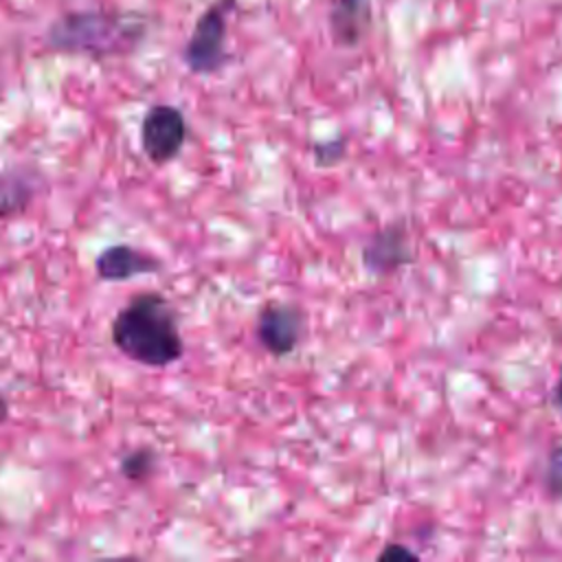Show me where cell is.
Returning a JSON list of instances; mask_svg holds the SVG:
<instances>
[{
	"label": "cell",
	"mask_w": 562,
	"mask_h": 562,
	"mask_svg": "<svg viewBox=\"0 0 562 562\" xmlns=\"http://www.w3.org/2000/svg\"><path fill=\"white\" fill-rule=\"evenodd\" d=\"M406 261L404 237L397 231L378 233L364 248V263L373 272H391Z\"/></svg>",
	"instance_id": "8"
},
{
	"label": "cell",
	"mask_w": 562,
	"mask_h": 562,
	"mask_svg": "<svg viewBox=\"0 0 562 562\" xmlns=\"http://www.w3.org/2000/svg\"><path fill=\"white\" fill-rule=\"evenodd\" d=\"M94 268L97 274L105 281H125L138 274L158 272L160 261L149 252L132 248L127 244H116L101 250V255L94 261Z\"/></svg>",
	"instance_id": "7"
},
{
	"label": "cell",
	"mask_w": 562,
	"mask_h": 562,
	"mask_svg": "<svg viewBox=\"0 0 562 562\" xmlns=\"http://www.w3.org/2000/svg\"><path fill=\"white\" fill-rule=\"evenodd\" d=\"M147 35V20L130 11H70L59 15L48 33L50 48L88 57H114L134 50Z\"/></svg>",
	"instance_id": "2"
},
{
	"label": "cell",
	"mask_w": 562,
	"mask_h": 562,
	"mask_svg": "<svg viewBox=\"0 0 562 562\" xmlns=\"http://www.w3.org/2000/svg\"><path fill=\"white\" fill-rule=\"evenodd\" d=\"M7 417H9V406H7V400H4V395L0 393V424H2Z\"/></svg>",
	"instance_id": "12"
},
{
	"label": "cell",
	"mask_w": 562,
	"mask_h": 562,
	"mask_svg": "<svg viewBox=\"0 0 562 562\" xmlns=\"http://www.w3.org/2000/svg\"><path fill=\"white\" fill-rule=\"evenodd\" d=\"M553 400H555V404H558V406H562V373H560V380H558V386H555Z\"/></svg>",
	"instance_id": "13"
},
{
	"label": "cell",
	"mask_w": 562,
	"mask_h": 562,
	"mask_svg": "<svg viewBox=\"0 0 562 562\" xmlns=\"http://www.w3.org/2000/svg\"><path fill=\"white\" fill-rule=\"evenodd\" d=\"M187 138V121L173 105L158 103L149 108L140 123V143L147 158L162 165L178 156Z\"/></svg>",
	"instance_id": "4"
},
{
	"label": "cell",
	"mask_w": 562,
	"mask_h": 562,
	"mask_svg": "<svg viewBox=\"0 0 562 562\" xmlns=\"http://www.w3.org/2000/svg\"><path fill=\"white\" fill-rule=\"evenodd\" d=\"M156 465V452L151 448H138L123 457L121 472L132 481H145Z\"/></svg>",
	"instance_id": "9"
},
{
	"label": "cell",
	"mask_w": 562,
	"mask_h": 562,
	"mask_svg": "<svg viewBox=\"0 0 562 562\" xmlns=\"http://www.w3.org/2000/svg\"><path fill=\"white\" fill-rule=\"evenodd\" d=\"M329 33L336 46H358L371 26V0H331Z\"/></svg>",
	"instance_id": "6"
},
{
	"label": "cell",
	"mask_w": 562,
	"mask_h": 562,
	"mask_svg": "<svg viewBox=\"0 0 562 562\" xmlns=\"http://www.w3.org/2000/svg\"><path fill=\"white\" fill-rule=\"evenodd\" d=\"M393 555H397V558H413V553L408 551V549H404V547H389V549H384L382 553H380V560H389V558H393Z\"/></svg>",
	"instance_id": "11"
},
{
	"label": "cell",
	"mask_w": 562,
	"mask_h": 562,
	"mask_svg": "<svg viewBox=\"0 0 562 562\" xmlns=\"http://www.w3.org/2000/svg\"><path fill=\"white\" fill-rule=\"evenodd\" d=\"M235 9V0H215L193 26V33L184 46V64L195 75L217 72L226 59V24Z\"/></svg>",
	"instance_id": "3"
},
{
	"label": "cell",
	"mask_w": 562,
	"mask_h": 562,
	"mask_svg": "<svg viewBox=\"0 0 562 562\" xmlns=\"http://www.w3.org/2000/svg\"><path fill=\"white\" fill-rule=\"evenodd\" d=\"M112 342L123 356L147 367H167L184 351L176 314L156 292L134 296L114 316Z\"/></svg>",
	"instance_id": "1"
},
{
	"label": "cell",
	"mask_w": 562,
	"mask_h": 562,
	"mask_svg": "<svg viewBox=\"0 0 562 562\" xmlns=\"http://www.w3.org/2000/svg\"><path fill=\"white\" fill-rule=\"evenodd\" d=\"M547 487H549L551 494H562V446H558V448L549 454Z\"/></svg>",
	"instance_id": "10"
},
{
	"label": "cell",
	"mask_w": 562,
	"mask_h": 562,
	"mask_svg": "<svg viewBox=\"0 0 562 562\" xmlns=\"http://www.w3.org/2000/svg\"><path fill=\"white\" fill-rule=\"evenodd\" d=\"M303 334V314L288 303H268L257 318V338L272 356L294 351Z\"/></svg>",
	"instance_id": "5"
}]
</instances>
